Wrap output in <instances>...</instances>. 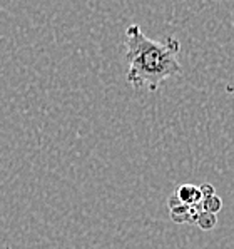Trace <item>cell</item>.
<instances>
[{
	"label": "cell",
	"instance_id": "obj_1",
	"mask_svg": "<svg viewBox=\"0 0 234 249\" xmlns=\"http://www.w3.org/2000/svg\"><path fill=\"white\" fill-rule=\"evenodd\" d=\"M181 42L169 37L166 42L149 39L137 24L126 29V62L127 82L134 89L159 90L162 82L169 77L182 74L178 60Z\"/></svg>",
	"mask_w": 234,
	"mask_h": 249
},
{
	"label": "cell",
	"instance_id": "obj_2",
	"mask_svg": "<svg viewBox=\"0 0 234 249\" xmlns=\"http://www.w3.org/2000/svg\"><path fill=\"white\" fill-rule=\"evenodd\" d=\"M167 208H169L172 221H174V223H179V224L196 223V217H198V214L201 213V204H196V206L184 204V202L179 201L174 194H172L169 197V201H167Z\"/></svg>",
	"mask_w": 234,
	"mask_h": 249
},
{
	"label": "cell",
	"instance_id": "obj_3",
	"mask_svg": "<svg viewBox=\"0 0 234 249\" xmlns=\"http://www.w3.org/2000/svg\"><path fill=\"white\" fill-rule=\"evenodd\" d=\"M174 196L179 199L184 204H189V206H196L201 202L202 199V194H201V189L198 186H193V184H182L176 189Z\"/></svg>",
	"mask_w": 234,
	"mask_h": 249
},
{
	"label": "cell",
	"instance_id": "obj_4",
	"mask_svg": "<svg viewBox=\"0 0 234 249\" xmlns=\"http://www.w3.org/2000/svg\"><path fill=\"white\" fill-rule=\"evenodd\" d=\"M201 209L206 211V213H213V214H217L222 208V201L221 197H217L216 194H213V196H208V197H202L201 199Z\"/></svg>",
	"mask_w": 234,
	"mask_h": 249
},
{
	"label": "cell",
	"instance_id": "obj_5",
	"mask_svg": "<svg viewBox=\"0 0 234 249\" xmlns=\"http://www.w3.org/2000/svg\"><path fill=\"white\" fill-rule=\"evenodd\" d=\"M217 223V216L213 213H206V211L201 209V213L198 214V217H196V224L199 226L201 229H206V231H209V229H213L214 226Z\"/></svg>",
	"mask_w": 234,
	"mask_h": 249
}]
</instances>
